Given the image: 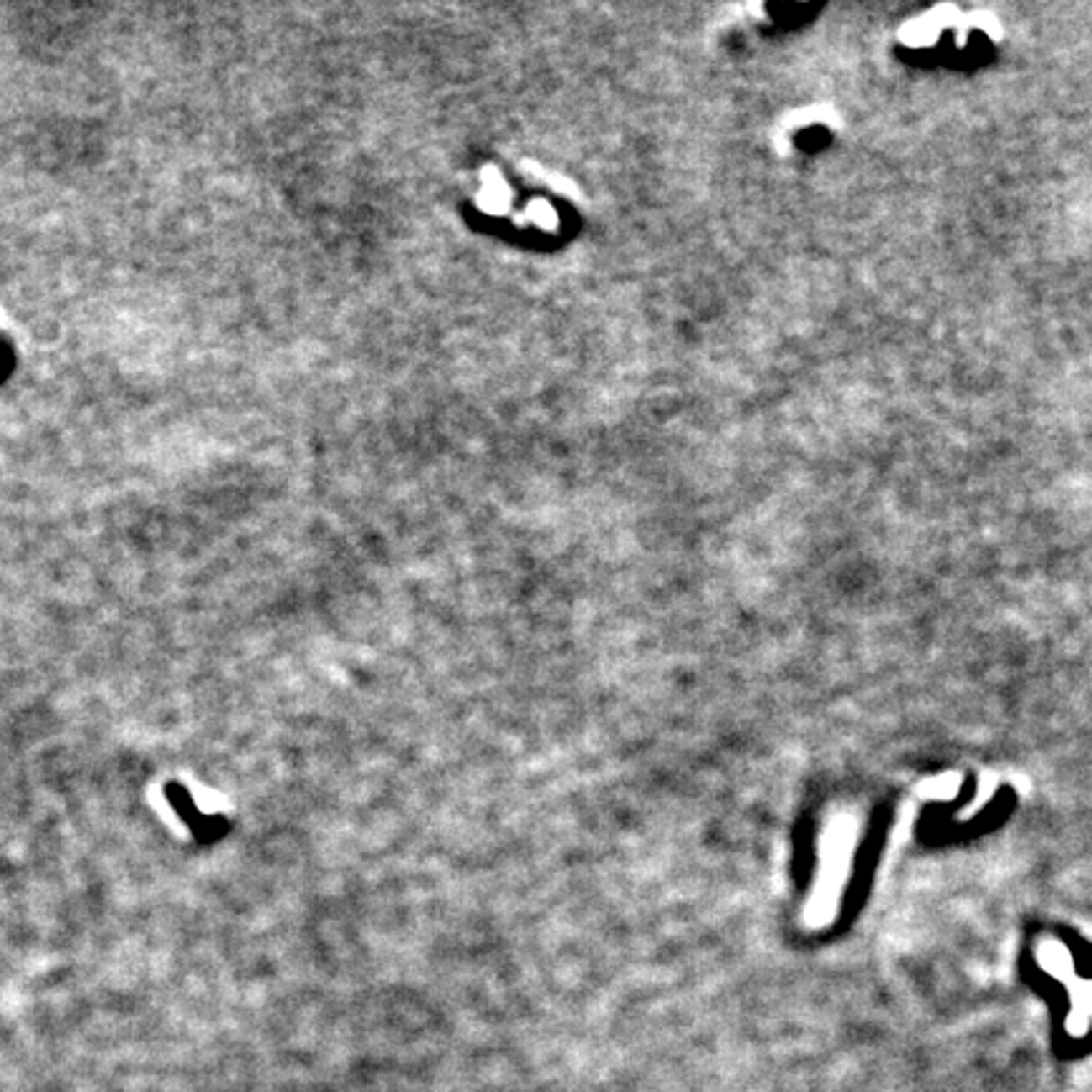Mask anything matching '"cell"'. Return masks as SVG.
I'll return each instance as SVG.
<instances>
[{
	"instance_id": "6da1fadb",
	"label": "cell",
	"mask_w": 1092,
	"mask_h": 1092,
	"mask_svg": "<svg viewBox=\"0 0 1092 1092\" xmlns=\"http://www.w3.org/2000/svg\"><path fill=\"white\" fill-rule=\"evenodd\" d=\"M509 185L504 182V177L499 175L496 167H486L483 172V185H481V195H478V205L491 213V215H501L509 208Z\"/></svg>"
},
{
	"instance_id": "7a4b0ae2",
	"label": "cell",
	"mask_w": 1092,
	"mask_h": 1092,
	"mask_svg": "<svg viewBox=\"0 0 1092 1092\" xmlns=\"http://www.w3.org/2000/svg\"><path fill=\"white\" fill-rule=\"evenodd\" d=\"M526 215H529V220H531L534 225H539V228H544V230H554V228H557V210H554L549 203H544V200H534V203L529 205Z\"/></svg>"
}]
</instances>
